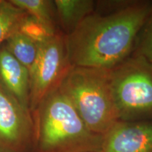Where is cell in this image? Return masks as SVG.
I'll return each mask as SVG.
<instances>
[{
	"label": "cell",
	"mask_w": 152,
	"mask_h": 152,
	"mask_svg": "<svg viewBox=\"0 0 152 152\" xmlns=\"http://www.w3.org/2000/svg\"><path fill=\"white\" fill-rule=\"evenodd\" d=\"M152 3L134 1L108 14L93 12L65 35L71 66L112 70L130 57Z\"/></svg>",
	"instance_id": "1"
},
{
	"label": "cell",
	"mask_w": 152,
	"mask_h": 152,
	"mask_svg": "<svg viewBox=\"0 0 152 152\" xmlns=\"http://www.w3.org/2000/svg\"><path fill=\"white\" fill-rule=\"evenodd\" d=\"M42 152H99L104 136L92 132L58 87L38 106Z\"/></svg>",
	"instance_id": "2"
},
{
	"label": "cell",
	"mask_w": 152,
	"mask_h": 152,
	"mask_svg": "<svg viewBox=\"0 0 152 152\" xmlns=\"http://www.w3.org/2000/svg\"><path fill=\"white\" fill-rule=\"evenodd\" d=\"M58 89L92 132L104 136L119 121L111 88V70L71 66Z\"/></svg>",
	"instance_id": "3"
},
{
	"label": "cell",
	"mask_w": 152,
	"mask_h": 152,
	"mask_svg": "<svg viewBox=\"0 0 152 152\" xmlns=\"http://www.w3.org/2000/svg\"><path fill=\"white\" fill-rule=\"evenodd\" d=\"M111 83L119 121L152 119L151 64L130 56L111 70Z\"/></svg>",
	"instance_id": "4"
},
{
	"label": "cell",
	"mask_w": 152,
	"mask_h": 152,
	"mask_svg": "<svg viewBox=\"0 0 152 152\" xmlns=\"http://www.w3.org/2000/svg\"><path fill=\"white\" fill-rule=\"evenodd\" d=\"M70 67L65 36L56 33L38 44L37 58L29 72L30 109H37L56 90Z\"/></svg>",
	"instance_id": "5"
},
{
	"label": "cell",
	"mask_w": 152,
	"mask_h": 152,
	"mask_svg": "<svg viewBox=\"0 0 152 152\" xmlns=\"http://www.w3.org/2000/svg\"><path fill=\"white\" fill-rule=\"evenodd\" d=\"M102 152H152V119L117 121L104 135Z\"/></svg>",
	"instance_id": "6"
},
{
	"label": "cell",
	"mask_w": 152,
	"mask_h": 152,
	"mask_svg": "<svg viewBox=\"0 0 152 152\" xmlns=\"http://www.w3.org/2000/svg\"><path fill=\"white\" fill-rule=\"evenodd\" d=\"M30 130L29 111L0 87V147L17 149L27 140Z\"/></svg>",
	"instance_id": "7"
},
{
	"label": "cell",
	"mask_w": 152,
	"mask_h": 152,
	"mask_svg": "<svg viewBox=\"0 0 152 152\" xmlns=\"http://www.w3.org/2000/svg\"><path fill=\"white\" fill-rule=\"evenodd\" d=\"M0 86L23 109L29 111V71L5 46L0 48Z\"/></svg>",
	"instance_id": "8"
},
{
	"label": "cell",
	"mask_w": 152,
	"mask_h": 152,
	"mask_svg": "<svg viewBox=\"0 0 152 152\" xmlns=\"http://www.w3.org/2000/svg\"><path fill=\"white\" fill-rule=\"evenodd\" d=\"M54 4L66 36L94 12L95 5L92 0H55Z\"/></svg>",
	"instance_id": "9"
},
{
	"label": "cell",
	"mask_w": 152,
	"mask_h": 152,
	"mask_svg": "<svg viewBox=\"0 0 152 152\" xmlns=\"http://www.w3.org/2000/svg\"><path fill=\"white\" fill-rule=\"evenodd\" d=\"M5 42L9 52L30 72L37 58L38 44L18 30L11 33Z\"/></svg>",
	"instance_id": "10"
},
{
	"label": "cell",
	"mask_w": 152,
	"mask_h": 152,
	"mask_svg": "<svg viewBox=\"0 0 152 152\" xmlns=\"http://www.w3.org/2000/svg\"><path fill=\"white\" fill-rule=\"evenodd\" d=\"M9 1L56 33L53 9L55 7L54 1L47 0H11Z\"/></svg>",
	"instance_id": "11"
},
{
	"label": "cell",
	"mask_w": 152,
	"mask_h": 152,
	"mask_svg": "<svg viewBox=\"0 0 152 152\" xmlns=\"http://www.w3.org/2000/svg\"><path fill=\"white\" fill-rule=\"evenodd\" d=\"M27 14L10 1H0V45L18 30L23 17Z\"/></svg>",
	"instance_id": "12"
},
{
	"label": "cell",
	"mask_w": 152,
	"mask_h": 152,
	"mask_svg": "<svg viewBox=\"0 0 152 152\" xmlns=\"http://www.w3.org/2000/svg\"><path fill=\"white\" fill-rule=\"evenodd\" d=\"M18 30L37 44L47 40L57 33L28 14L20 21Z\"/></svg>",
	"instance_id": "13"
},
{
	"label": "cell",
	"mask_w": 152,
	"mask_h": 152,
	"mask_svg": "<svg viewBox=\"0 0 152 152\" xmlns=\"http://www.w3.org/2000/svg\"><path fill=\"white\" fill-rule=\"evenodd\" d=\"M133 56H139L152 65V5L147 20L137 37Z\"/></svg>",
	"instance_id": "14"
},
{
	"label": "cell",
	"mask_w": 152,
	"mask_h": 152,
	"mask_svg": "<svg viewBox=\"0 0 152 152\" xmlns=\"http://www.w3.org/2000/svg\"><path fill=\"white\" fill-rule=\"evenodd\" d=\"M0 1H1V0H0Z\"/></svg>",
	"instance_id": "15"
},
{
	"label": "cell",
	"mask_w": 152,
	"mask_h": 152,
	"mask_svg": "<svg viewBox=\"0 0 152 152\" xmlns=\"http://www.w3.org/2000/svg\"><path fill=\"white\" fill-rule=\"evenodd\" d=\"M99 152H102V151H99Z\"/></svg>",
	"instance_id": "16"
}]
</instances>
